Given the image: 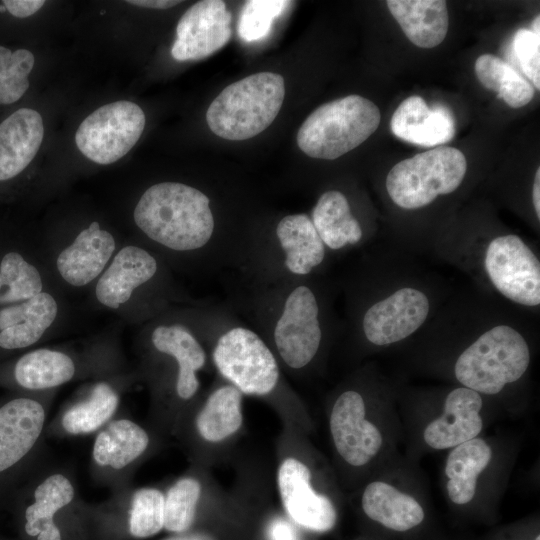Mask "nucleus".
<instances>
[{"instance_id": "nucleus-15", "label": "nucleus", "mask_w": 540, "mask_h": 540, "mask_svg": "<svg viewBox=\"0 0 540 540\" xmlns=\"http://www.w3.org/2000/svg\"><path fill=\"white\" fill-rule=\"evenodd\" d=\"M276 483L283 509L297 525L314 532H327L335 526L333 501L315 488L312 469L296 450L288 448L281 454Z\"/></svg>"}, {"instance_id": "nucleus-19", "label": "nucleus", "mask_w": 540, "mask_h": 540, "mask_svg": "<svg viewBox=\"0 0 540 540\" xmlns=\"http://www.w3.org/2000/svg\"><path fill=\"white\" fill-rule=\"evenodd\" d=\"M171 55L177 61L199 60L221 49L231 37V13L221 0L193 4L180 18Z\"/></svg>"}, {"instance_id": "nucleus-40", "label": "nucleus", "mask_w": 540, "mask_h": 540, "mask_svg": "<svg viewBox=\"0 0 540 540\" xmlns=\"http://www.w3.org/2000/svg\"><path fill=\"white\" fill-rule=\"evenodd\" d=\"M126 2L135 6L153 9H168L180 3V1L172 0H129Z\"/></svg>"}, {"instance_id": "nucleus-37", "label": "nucleus", "mask_w": 540, "mask_h": 540, "mask_svg": "<svg viewBox=\"0 0 540 540\" xmlns=\"http://www.w3.org/2000/svg\"><path fill=\"white\" fill-rule=\"evenodd\" d=\"M512 50L522 72L537 90L540 89V33L519 29L512 40Z\"/></svg>"}, {"instance_id": "nucleus-16", "label": "nucleus", "mask_w": 540, "mask_h": 540, "mask_svg": "<svg viewBox=\"0 0 540 540\" xmlns=\"http://www.w3.org/2000/svg\"><path fill=\"white\" fill-rule=\"evenodd\" d=\"M484 265L490 281L503 296L524 306L540 304V263L519 236L509 234L491 240Z\"/></svg>"}, {"instance_id": "nucleus-25", "label": "nucleus", "mask_w": 540, "mask_h": 540, "mask_svg": "<svg viewBox=\"0 0 540 540\" xmlns=\"http://www.w3.org/2000/svg\"><path fill=\"white\" fill-rule=\"evenodd\" d=\"M114 237L92 222L74 242L60 252L57 269L63 279L73 286H84L95 279L106 266L115 250Z\"/></svg>"}, {"instance_id": "nucleus-33", "label": "nucleus", "mask_w": 540, "mask_h": 540, "mask_svg": "<svg viewBox=\"0 0 540 540\" xmlns=\"http://www.w3.org/2000/svg\"><path fill=\"white\" fill-rule=\"evenodd\" d=\"M475 73L480 83L497 93L508 106L521 108L535 95L533 85L508 62L493 54H483L475 62Z\"/></svg>"}, {"instance_id": "nucleus-30", "label": "nucleus", "mask_w": 540, "mask_h": 540, "mask_svg": "<svg viewBox=\"0 0 540 540\" xmlns=\"http://www.w3.org/2000/svg\"><path fill=\"white\" fill-rule=\"evenodd\" d=\"M491 459L490 445L478 437L452 448L445 464L446 490L451 502L465 505L472 501L478 477Z\"/></svg>"}, {"instance_id": "nucleus-23", "label": "nucleus", "mask_w": 540, "mask_h": 540, "mask_svg": "<svg viewBox=\"0 0 540 540\" xmlns=\"http://www.w3.org/2000/svg\"><path fill=\"white\" fill-rule=\"evenodd\" d=\"M159 262L148 250L135 245L122 248L96 286L98 301L117 309L134 290L156 278Z\"/></svg>"}, {"instance_id": "nucleus-42", "label": "nucleus", "mask_w": 540, "mask_h": 540, "mask_svg": "<svg viewBox=\"0 0 540 540\" xmlns=\"http://www.w3.org/2000/svg\"><path fill=\"white\" fill-rule=\"evenodd\" d=\"M532 200L537 218H540V168H537L532 190Z\"/></svg>"}, {"instance_id": "nucleus-9", "label": "nucleus", "mask_w": 540, "mask_h": 540, "mask_svg": "<svg viewBox=\"0 0 540 540\" xmlns=\"http://www.w3.org/2000/svg\"><path fill=\"white\" fill-rule=\"evenodd\" d=\"M379 108L352 94L316 108L302 123L297 145L311 158L333 160L367 140L378 128Z\"/></svg>"}, {"instance_id": "nucleus-31", "label": "nucleus", "mask_w": 540, "mask_h": 540, "mask_svg": "<svg viewBox=\"0 0 540 540\" xmlns=\"http://www.w3.org/2000/svg\"><path fill=\"white\" fill-rule=\"evenodd\" d=\"M77 364L67 353L37 349L22 355L13 367L15 383L31 392H43L70 382L77 374Z\"/></svg>"}, {"instance_id": "nucleus-14", "label": "nucleus", "mask_w": 540, "mask_h": 540, "mask_svg": "<svg viewBox=\"0 0 540 540\" xmlns=\"http://www.w3.org/2000/svg\"><path fill=\"white\" fill-rule=\"evenodd\" d=\"M145 121V114L137 104L124 100L112 102L83 120L75 133V142L91 161L111 164L134 147L142 135Z\"/></svg>"}, {"instance_id": "nucleus-2", "label": "nucleus", "mask_w": 540, "mask_h": 540, "mask_svg": "<svg viewBox=\"0 0 540 540\" xmlns=\"http://www.w3.org/2000/svg\"><path fill=\"white\" fill-rule=\"evenodd\" d=\"M226 304L245 317L283 370L301 375L318 360L327 325L324 300L313 276L269 283L238 279Z\"/></svg>"}, {"instance_id": "nucleus-11", "label": "nucleus", "mask_w": 540, "mask_h": 540, "mask_svg": "<svg viewBox=\"0 0 540 540\" xmlns=\"http://www.w3.org/2000/svg\"><path fill=\"white\" fill-rule=\"evenodd\" d=\"M466 169V158L460 150L439 146L397 163L389 171L385 185L398 207L413 210L455 191Z\"/></svg>"}, {"instance_id": "nucleus-24", "label": "nucleus", "mask_w": 540, "mask_h": 540, "mask_svg": "<svg viewBox=\"0 0 540 540\" xmlns=\"http://www.w3.org/2000/svg\"><path fill=\"white\" fill-rule=\"evenodd\" d=\"M41 115L21 108L0 124V181L22 172L37 154L43 140Z\"/></svg>"}, {"instance_id": "nucleus-44", "label": "nucleus", "mask_w": 540, "mask_h": 540, "mask_svg": "<svg viewBox=\"0 0 540 540\" xmlns=\"http://www.w3.org/2000/svg\"><path fill=\"white\" fill-rule=\"evenodd\" d=\"M2 286H3V284H2V279H1V276H0V289H1Z\"/></svg>"}, {"instance_id": "nucleus-36", "label": "nucleus", "mask_w": 540, "mask_h": 540, "mask_svg": "<svg viewBox=\"0 0 540 540\" xmlns=\"http://www.w3.org/2000/svg\"><path fill=\"white\" fill-rule=\"evenodd\" d=\"M284 0H251L247 1L240 13L238 33L247 42L266 37L274 20L289 6Z\"/></svg>"}, {"instance_id": "nucleus-35", "label": "nucleus", "mask_w": 540, "mask_h": 540, "mask_svg": "<svg viewBox=\"0 0 540 540\" xmlns=\"http://www.w3.org/2000/svg\"><path fill=\"white\" fill-rule=\"evenodd\" d=\"M34 62V55L28 50L12 52L0 46V104L14 103L24 95Z\"/></svg>"}, {"instance_id": "nucleus-6", "label": "nucleus", "mask_w": 540, "mask_h": 540, "mask_svg": "<svg viewBox=\"0 0 540 540\" xmlns=\"http://www.w3.org/2000/svg\"><path fill=\"white\" fill-rule=\"evenodd\" d=\"M77 481L68 465L44 460L11 498L32 540H65L64 521L87 510L80 500Z\"/></svg>"}, {"instance_id": "nucleus-8", "label": "nucleus", "mask_w": 540, "mask_h": 540, "mask_svg": "<svg viewBox=\"0 0 540 540\" xmlns=\"http://www.w3.org/2000/svg\"><path fill=\"white\" fill-rule=\"evenodd\" d=\"M48 403L36 396H18L0 404V501L45 460Z\"/></svg>"}, {"instance_id": "nucleus-43", "label": "nucleus", "mask_w": 540, "mask_h": 540, "mask_svg": "<svg viewBox=\"0 0 540 540\" xmlns=\"http://www.w3.org/2000/svg\"><path fill=\"white\" fill-rule=\"evenodd\" d=\"M6 10L5 6L3 4L0 5V12H4Z\"/></svg>"}, {"instance_id": "nucleus-7", "label": "nucleus", "mask_w": 540, "mask_h": 540, "mask_svg": "<svg viewBox=\"0 0 540 540\" xmlns=\"http://www.w3.org/2000/svg\"><path fill=\"white\" fill-rule=\"evenodd\" d=\"M284 97L285 82L280 74H252L220 92L206 112V121L210 130L223 139L247 140L273 123Z\"/></svg>"}, {"instance_id": "nucleus-26", "label": "nucleus", "mask_w": 540, "mask_h": 540, "mask_svg": "<svg viewBox=\"0 0 540 540\" xmlns=\"http://www.w3.org/2000/svg\"><path fill=\"white\" fill-rule=\"evenodd\" d=\"M58 306L41 292L22 303L0 310V348L15 350L35 344L52 325Z\"/></svg>"}, {"instance_id": "nucleus-10", "label": "nucleus", "mask_w": 540, "mask_h": 540, "mask_svg": "<svg viewBox=\"0 0 540 540\" xmlns=\"http://www.w3.org/2000/svg\"><path fill=\"white\" fill-rule=\"evenodd\" d=\"M529 363V346L521 333L511 326L497 325L459 355L454 374L463 387L494 395L519 380Z\"/></svg>"}, {"instance_id": "nucleus-28", "label": "nucleus", "mask_w": 540, "mask_h": 540, "mask_svg": "<svg viewBox=\"0 0 540 540\" xmlns=\"http://www.w3.org/2000/svg\"><path fill=\"white\" fill-rule=\"evenodd\" d=\"M390 13L416 46L433 48L448 32L449 16L443 0H388Z\"/></svg>"}, {"instance_id": "nucleus-1", "label": "nucleus", "mask_w": 540, "mask_h": 540, "mask_svg": "<svg viewBox=\"0 0 540 540\" xmlns=\"http://www.w3.org/2000/svg\"><path fill=\"white\" fill-rule=\"evenodd\" d=\"M135 224L153 243L190 257L212 274L236 271L253 233L224 222L211 196L198 187L164 181L148 187L133 212Z\"/></svg>"}, {"instance_id": "nucleus-13", "label": "nucleus", "mask_w": 540, "mask_h": 540, "mask_svg": "<svg viewBox=\"0 0 540 540\" xmlns=\"http://www.w3.org/2000/svg\"><path fill=\"white\" fill-rule=\"evenodd\" d=\"M159 435L128 417L116 416L93 441L90 473L95 482L118 492L131 487L137 468L158 447Z\"/></svg>"}, {"instance_id": "nucleus-41", "label": "nucleus", "mask_w": 540, "mask_h": 540, "mask_svg": "<svg viewBox=\"0 0 540 540\" xmlns=\"http://www.w3.org/2000/svg\"><path fill=\"white\" fill-rule=\"evenodd\" d=\"M163 540H217L214 535L203 530L178 533Z\"/></svg>"}, {"instance_id": "nucleus-45", "label": "nucleus", "mask_w": 540, "mask_h": 540, "mask_svg": "<svg viewBox=\"0 0 540 540\" xmlns=\"http://www.w3.org/2000/svg\"><path fill=\"white\" fill-rule=\"evenodd\" d=\"M534 540H540V536L537 535V536L534 538Z\"/></svg>"}, {"instance_id": "nucleus-27", "label": "nucleus", "mask_w": 540, "mask_h": 540, "mask_svg": "<svg viewBox=\"0 0 540 540\" xmlns=\"http://www.w3.org/2000/svg\"><path fill=\"white\" fill-rule=\"evenodd\" d=\"M361 507L369 519L399 533L418 527L425 519L424 508L414 497L384 481L366 485Z\"/></svg>"}, {"instance_id": "nucleus-34", "label": "nucleus", "mask_w": 540, "mask_h": 540, "mask_svg": "<svg viewBox=\"0 0 540 540\" xmlns=\"http://www.w3.org/2000/svg\"><path fill=\"white\" fill-rule=\"evenodd\" d=\"M2 284L8 287L0 296L1 302L28 300L42 291L40 273L16 252L7 253L0 263Z\"/></svg>"}, {"instance_id": "nucleus-39", "label": "nucleus", "mask_w": 540, "mask_h": 540, "mask_svg": "<svg viewBox=\"0 0 540 540\" xmlns=\"http://www.w3.org/2000/svg\"><path fill=\"white\" fill-rule=\"evenodd\" d=\"M268 540H298V535L290 522L275 518L269 523Z\"/></svg>"}, {"instance_id": "nucleus-12", "label": "nucleus", "mask_w": 540, "mask_h": 540, "mask_svg": "<svg viewBox=\"0 0 540 540\" xmlns=\"http://www.w3.org/2000/svg\"><path fill=\"white\" fill-rule=\"evenodd\" d=\"M243 422V394L219 377L203 397L198 396L185 410L174 435L199 464L212 448L229 443Z\"/></svg>"}, {"instance_id": "nucleus-5", "label": "nucleus", "mask_w": 540, "mask_h": 540, "mask_svg": "<svg viewBox=\"0 0 540 540\" xmlns=\"http://www.w3.org/2000/svg\"><path fill=\"white\" fill-rule=\"evenodd\" d=\"M326 256L310 216L288 214L273 225L256 226L236 277L258 283L307 278L321 268Z\"/></svg>"}, {"instance_id": "nucleus-29", "label": "nucleus", "mask_w": 540, "mask_h": 540, "mask_svg": "<svg viewBox=\"0 0 540 540\" xmlns=\"http://www.w3.org/2000/svg\"><path fill=\"white\" fill-rule=\"evenodd\" d=\"M310 218L329 250H342L358 244L363 238L362 226L353 215L347 196L339 190L330 189L322 193Z\"/></svg>"}, {"instance_id": "nucleus-20", "label": "nucleus", "mask_w": 540, "mask_h": 540, "mask_svg": "<svg viewBox=\"0 0 540 540\" xmlns=\"http://www.w3.org/2000/svg\"><path fill=\"white\" fill-rule=\"evenodd\" d=\"M120 393L108 381L94 383L82 396L64 406L50 423L47 437L68 438L97 433L116 417L120 405Z\"/></svg>"}, {"instance_id": "nucleus-17", "label": "nucleus", "mask_w": 540, "mask_h": 540, "mask_svg": "<svg viewBox=\"0 0 540 540\" xmlns=\"http://www.w3.org/2000/svg\"><path fill=\"white\" fill-rule=\"evenodd\" d=\"M366 416L365 399L354 388L341 391L330 409L329 431L334 449L351 467L370 463L383 445L380 429Z\"/></svg>"}, {"instance_id": "nucleus-21", "label": "nucleus", "mask_w": 540, "mask_h": 540, "mask_svg": "<svg viewBox=\"0 0 540 540\" xmlns=\"http://www.w3.org/2000/svg\"><path fill=\"white\" fill-rule=\"evenodd\" d=\"M482 405L478 392L466 387L453 389L445 399L442 414L423 431L426 445L444 450L476 438L483 428Z\"/></svg>"}, {"instance_id": "nucleus-32", "label": "nucleus", "mask_w": 540, "mask_h": 540, "mask_svg": "<svg viewBox=\"0 0 540 540\" xmlns=\"http://www.w3.org/2000/svg\"><path fill=\"white\" fill-rule=\"evenodd\" d=\"M206 494L204 479L198 469L174 480L164 491V528L176 534L189 531Z\"/></svg>"}, {"instance_id": "nucleus-38", "label": "nucleus", "mask_w": 540, "mask_h": 540, "mask_svg": "<svg viewBox=\"0 0 540 540\" xmlns=\"http://www.w3.org/2000/svg\"><path fill=\"white\" fill-rule=\"evenodd\" d=\"M6 10L15 17L25 18L36 13L44 4L43 0H4Z\"/></svg>"}, {"instance_id": "nucleus-4", "label": "nucleus", "mask_w": 540, "mask_h": 540, "mask_svg": "<svg viewBox=\"0 0 540 540\" xmlns=\"http://www.w3.org/2000/svg\"><path fill=\"white\" fill-rule=\"evenodd\" d=\"M195 319L194 329L180 322L161 323L149 336L154 382L150 428L160 437L175 434L182 414L199 396L198 373L209 352L197 315Z\"/></svg>"}, {"instance_id": "nucleus-18", "label": "nucleus", "mask_w": 540, "mask_h": 540, "mask_svg": "<svg viewBox=\"0 0 540 540\" xmlns=\"http://www.w3.org/2000/svg\"><path fill=\"white\" fill-rule=\"evenodd\" d=\"M429 311L430 302L425 293L404 287L367 307L360 329L373 345L393 344L413 334L425 322Z\"/></svg>"}, {"instance_id": "nucleus-22", "label": "nucleus", "mask_w": 540, "mask_h": 540, "mask_svg": "<svg viewBox=\"0 0 540 540\" xmlns=\"http://www.w3.org/2000/svg\"><path fill=\"white\" fill-rule=\"evenodd\" d=\"M390 128L398 138L424 147L449 142L455 135L452 111L441 103L429 107L420 96L406 98L392 115Z\"/></svg>"}, {"instance_id": "nucleus-3", "label": "nucleus", "mask_w": 540, "mask_h": 540, "mask_svg": "<svg viewBox=\"0 0 540 540\" xmlns=\"http://www.w3.org/2000/svg\"><path fill=\"white\" fill-rule=\"evenodd\" d=\"M197 318L210 360L222 380L243 395L277 407L296 405V395L274 352L227 304L203 307Z\"/></svg>"}]
</instances>
